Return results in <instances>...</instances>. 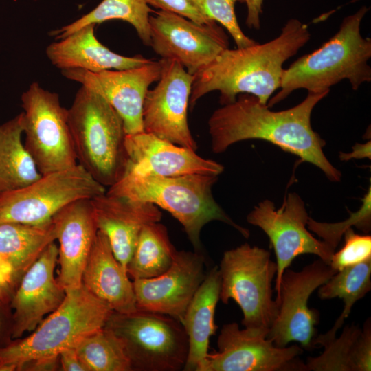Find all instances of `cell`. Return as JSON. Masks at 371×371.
Wrapping results in <instances>:
<instances>
[{
    "label": "cell",
    "instance_id": "cell-40",
    "mask_svg": "<svg viewBox=\"0 0 371 371\" xmlns=\"http://www.w3.org/2000/svg\"><path fill=\"white\" fill-rule=\"evenodd\" d=\"M13 278L0 265V297L8 301L13 286Z\"/></svg>",
    "mask_w": 371,
    "mask_h": 371
},
{
    "label": "cell",
    "instance_id": "cell-20",
    "mask_svg": "<svg viewBox=\"0 0 371 371\" xmlns=\"http://www.w3.org/2000/svg\"><path fill=\"white\" fill-rule=\"evenodd\" d=\"M91 203L98 229L106 236L115 258L126 270L142 227L159 222L161 211L151 203L106 192L93 198Z\"/></svg>",
    "mask_w": 371,
    "mask_h": 371
},
{
    "label": "cell",
    "instance_id": "cell-31",
    "mask_svg": "<svg viewBox=\"0 0 371 371\" xmlns=\"http://www.w3.org/2000/svg\"><path fill=\"white\" fill-rule=\"evenodd\" d=\"M76 348L87 371L131 370L124 340L106 326L85 337Z\"/></svg>",
    "mask_w": 371,
    "mask_h": 371
},
{
    "label": "cell",
    "instance_id": "cell-26",
    "mask_svg": "<svg viewBox=\"0 0 371 371\" xmlns=\"http://www.w3.org/2000/svg\"><path fill=\"white\" fill-rule=\"evenodd\" d=\"M370 319L363 329L355 324L346 326L339 337L322 346L320 355L308 357L306 371H370Z\"/></svg>",
    "mask_w": 371,
    "mask_h": 371
},
{
    "label": "cell",
    "instance_id": "cell-39",
    "mask_svg": "<svg viewBox=\"0 0 371 371\" xmlns=\"http://www.w3.org/2000/svg\"><path fill=\"white\" fill-rule=\"evenodd\" d=\"M370 141L367 142L365 144H356L352 147V151L350 153H340L339 158L341 160L347 161L350 159H362L369 158L370 159Z\"/></svg>",
    "mask_w": 371,
    "mask_h": 371
},
{
    "label": "cell",
    "instance_id": "cell-36",
    "mask_svg": "<svg viewBox=\"0 0 371 371\" xmlns=\"http://www.w3.org/2000/svg\"><path fill=\"white\" fill-rule=\"evenodd\" d=\"M58 357L65 371H87L78 355L76 346L63 350Z\"/></svg>",
    "mask_w": 371,
    "mask_h": 371
},
{
    "label": "cell",
    "instance_id": "cell-9",
    "mask_svg": "<svg viewBox=\"0 0 371 371\" xmlns=\"http://www.w3.org/2000/svg\"><path fill=\"white\" fill-rule=\"evenodd\" d=\"M106 188L80 164L41 175L21 189L0 195V222L41 225L67 205L82 199H92Z\"/></svg>",
    "mask_w": 371,
    "mask_h": 371
},
{
    "label": "cell",
    "instance_id": "cell-10",
    "mask_svg": "<svg viewBox=\"0 0 371 371\" xmlns=\"http://www.w3.org/2000/svg\"><path fill=\"white\" fill-rule=\"evenodd\" d=\"M24 144L42 174L78 164L67 109L58 94L31 83L21 95Z\"/></svg>",
    "mask_w": 371,
    "mask_h": 371
},
{
    "label": "cell",
    "instance_id": "cell-18",
    "mask_svg": "<svg viewBox=\"0 0 371 371\" xmlns=\"http://www.w3.org/2000/svg\"><path fill=\"white\" fill-rule=\"evenodd\" d=\"M58 248L53 242L23 273L12 294V338L33 331L47 313L54 312L63 302L66 291L54 277Z\"/></svg>",
    "mask_w": 371,
    "mask_h": 371
},
{
    "label": "cell",
    "instance_id": "cell-3",
    "mask_svg": "<svg viewBox=\"0 0 371 371\" xmlns=\"http://www.w3.org/2000/svg\"><path fill=\"white\" fill-rule=\"evenodd\" d=\"M113 311L82 284L28 337L0 347V371L52 370L60 353L103 328Z\"/></svg>",
    "mask_w": 371,
    "mask_h": 371
},
{
    "label": "cell",
    "instance_id": "cell-2",
    "mask_svg": "<svg viewBox=\"0 0 371 371\" xmlns=\"http://www.w3.org/2000/svg\"><path fill=\"white\" fill-rule=\"evenodd\" d=\"M308 25L296 19L287 21L275 38L260 44L222 51L194 75L189 104L212 91L220 92L221 105L248 93L267 104L280 88L283 64L310 40Z\"/></svg>",
    "mask_w": 371,
    "mask_h": 371
},
{
    "label": "cell",
    "instance_id": "cell-15",
    "mask_svg": "<svg viewBox=\"0 0 371 371\" xmlns=\"http://www.w3.org/2000/svg\"><path fill=\"white\" fill-rule=\"evenodd\" d=\"M161 76L148 89L142 110L144 131L175 144L196 150L188 122L194 76L179 62L160 59Z\"/></svg>",
    "mask_w": 371,
    "mask_h": 371
},
{
    "label": "cell",
    "instance_id": "cell-1",
    "mask_svg": "<svg viewBox=\"0 0 371 371\" xmlns=\"http://www.w3.org/2000/svg\"><path fill=\"white\" fill-rule=\"evenodd\" d=\"M328 93L308 91L298 104L279 111H271L253 95L239 94L234 102L215 110L208 120L212 150L222 153L238 142L262 139L315 166L330 181H339L341 173L326 157L325 141L311 124L313 109Z\"/></svg>",
    "mask_w": 371,
    "mask_h": 371
},
{
    "label": "cell",
    "instance_id": "cell-12",
    "mask_svg": "<svg viewBox=\"0 0 371 371\" xmlns=\"http://www.w3.org/2000/svg\"><path fill=\"white\" fill-rule=\"evenodd\" d=\"M269 329L224 324L217 339L218 350L208 352L196 371H306L297 345L278 347L268 339Z\"/></svg>",
    "mask_w": 371,
    "mask_h": 371
},
{
    "label": "cell",
    "instance_id": "cell-30",
    "mask_svg": "<svg viewBox=\"0 0 371 371\" xmlns=\"http://www.w3.org/2000/svg\"><path fill=\"white\" fill-rule=\"evenodd\" d=\"M177 251L165 225L159 222L145 225L127 266L128 275L133 280L158 276L171 266Z\"/></svg>",
    "mask_w": 371,
    "mask_h": 371
},
{
    "label": "cell",
    "instance_id": "cell-22",
    "mask_svg": "<svg viewBox=\"0 0 371 371\" xmlns=\"http://www.w3.org/2000/svg\"><path fill=\"white\" fill-rule=\"evenodd\" d=\"M82 284L117 313L137 310L133 282L115 258L106 236L98 229L87 258Z\"/></svg>",
    "mask_w": 371,
    "mask_h": 371
},
{
    "label": "cell",
    "instance_id": "cell-8",
    "mask_svg": "<svg viewBox=\"0 0 371 371\" xmlns=\"http://www.w3.org/2000/svg\"><path fill=\"white\" fill-rule=\"evenodd\" d=\"M105 326L124 340L131 370H183L188 338L179 320L137 308L128 314L113 312Z\"/></svg>",
    "mask_w": 371,
    "mask_h": 371
},
{
    "label": "cell",
    "instance_id": "cell-32",
    "mask_svg": "<svg viewBox=\"0 0 371 371\" xmlns=\"http://www.w3.org/2000/svg\"><path fill=\"white\" fill-rule=\"evenodd\" d=\"M361 207L351 213L346 220L335 223H321L310 218L307 222V228L322 238L335 250L345 232L355 226L357 228L368 232L370 230L371 222V190L370 187L362 199Z\"/></svg>",
    "mask_w": 371,
    "mask_h": 371
},
{
    "label": "cell",
    "instance_id": "cell-35",
    "mask_svg": "<svg viewBox=\"0 0 371 371\" xmlns=\"http://www.w3.org/2000/svg\"><path fill=\"white\" fill-rule=\"evenodd\" d=\"M145 1L149 6H153L159 10L182 16L199 24L216 23L204 14L195 0H145Z\"/></svg>",
    "mask_w": 371,
    "mask_h": 371
},
{
    "label": "cell",
    "instance_id": "cell-25",
    "mask_svg": "<svg viewBox=\"0 0 371 371\" xmlns=\"http://www.w3.org/2000/svg\"><path fill=\"white\" fill-rule=\"evenodd\" d=\"M56 238L52 220L41 225L0 222V265L14 282Z\"/></svg>",
    "mask_w": 371,
    "mask_h": 371
},
{
    "label": "cell",
    "instance_id": "cell-11",
    "mask_svg": "<svg viewBox=\"0 0 371 371\" xmlns=\"http://www.w3.org/2000/svg\"><path fill=\"white\" fill-rule=\"evenodd\" d=\"M308 218L304 202L295 192L288 194L278 209L276 208L273 201L266 199L255 206L247 216V221L260 227L273 247L277 265L276 293L279 291L284 270L297 256L313 254L329 265L335 251L309 232L307 228Z\"/></svg>",
    "mask_w": 371,
    "mask_h": 371
},
{
    "label": "cell",
    "instance_id": "cell-5",
    "mask_svg": "<svg viewBox=\"0 0 371 371\" xmlns=\"http://www.w3.org/2000/svg\"><path fill=\"white\" fill-rule=\"evenodd\" d=\"M217 179L218 176L207 175L162 177L126 171L106 192L166 210L183 226L194 251L202 253L201 232L211 221L225 223L244 237L249 236V230L236 223L214 200L212 188Z\"/></svg>",
    "mask_w": 371,
    "mask_h": 371
},
{
    "label": "cell",
    "instance_id": "cell-7",
    "mask_svg": "<svg viewBox=\"0 0 371 371\" xmlns=\"http://www.w3.org/2000/svg\"><path fill=\"white\" fill-rule=\"evenodd\" d=\"M218 269L221 302L238 304L245 327L269 329L278 310L272 290L277 265L270 253L245 243L225 251Z\"/></svg>",
    "mask_w": 371,
    "mask_h": 371
},
{
    "label": "cell",
    "instance_id": "cell-27",
    "mask_svg": "<svg viewBox=\"0 0 371 371\" xmlns=\"http://www.w3.org/2000/svg\"><path fill=\"white\" fill-rule=\"evenodd\" d=\"M23 135L22 112L0 125V195L25 187L42 175Z\"/></svg>",
    "mask_w": 371,
    "mask_h": 371
},
{
    "label": "cell",
    "instance_id": "cell-28",
    "mask_svg": "<svg viewBox=\"0 0 371 371\" xmlns=\"http://www.w3.org/2000/svg\"><path fill=\"white\" fill-rule=\"evenodd\" d=\"M371 259L349 266L336 272L319 286L318 295L322 300L339 297L343 300L344 309L331 329L324 335L315 337L313 346L322 347L333 339L353 305L371 289Z\"/></svg>",
    "mask_w": 371,
    "mask_h": 371
},
{
    "label": "cell",
    "instance_id": "cell-34",
    "mask_svg": "<svg viewBox=\"0 0 371 371\" xmlns=\"http://www.w3.org/2000/svg\"><path fill=\"white\" fill-rule=\"evenodd\" d=\"M344 245L333 253L329 262L336 272L371 259V236L356 234L351 228L344 234Z\"/></svg>",
    "mask_w": 371,
    "mask_h": 371
},
{
    "label": "cell",
    "instance_id": "cell-6",
    "mask_svg": "<svg viewBox=\"0 0 371 371\" xmlns=\"http://www.w3.org/2000/svg\"><path fill=\"white\" fill-rule=\"evenodd\" d=\"M78 164L105 188L124 175L128 164L123 121L100 94L81 86L67 109Z\"/></svg>",
    "mask_w": 371,
    "mask_h": 371
},
{
    "label": "cell",
    "instance_id": "cell-19",
    "mask_svg": "<svg viewBox=\"0 0 371 371\" xmlns=\"http://www.w3.org/2000/svg\"><path fill=\"white\" fill-rule=\"evenodd\" d=\"M126 171L162 177L200 174L218 176L221 164L199 156L196 150L175 144L144 131L126 134Z\"/></svg>",
    "mask_w": 371,
    "mask_h": 371
},
{
    "label": "cell",
    "instance_id": "cell-38",
    "mask_svg": "<svg viewBox=\"0 0 371 371\" xmlns=\"http://www.w3.org/2000/svg\"><path fill=\"white\" fill-rule=\"evenodd\" d=\"M247 9L245 23L249 28L259 30L263 0H244Z\"/></svg>",
    "mask_w": 371,
    "mask_h": 371
},
{
    "label": "cell",
    "instance_id": "cell-21",
    "mask_svg": "<svg viewBox=\"0 0 371 371\" xmlns=\"http://www.w3.org/2000/svg\"><path fill=\"white\" fill-rule=\"evenodd\" d=\"M59 243L58 282L67 291L82 285L83 271L98 228L91 199L76 201L52 218Z\"/></svg>",
    "mask_w": 371,
    "mask_h": 371
},
{
    "label": "cell",
    "instance_id": "cell-29",
    "mask_svg": "<svg viewBox=\"0 0 371 371\" xmlns=\"http://www.w3.org/2000/svg\"><path fill=\"white\" fill-rule=\"evenodd\" d=\"M153 12L145 0H102L94 9L74 22L52 30L49 35L62 39L88 25H97L111 20H122L130 23L142 42L150 46V13Z\"/></svg>",
    "mask_w": 371,
    "mask_h": 371
},
{
    "label": "cell",
    "instance_id": "cell-37",
    "mask_svg": "<svg viewBox=\"0 0 371 371\" xmlns=\"http://www.w3.org/2000/svg\"><path fill=\"white\" fill-rule=\"evenodd\" d=\"M6 302L0 297V347L8 344L9 338L12 337V315H8Z\"/></svg>",
    "mask_w": 371,
    "mask_h": 371
},
{
    "label": "cell",
    "instance_id": "cell-24",
    "mask_svg": "<svg viewBox=\"0 0 371 371\" xmlns=\"http://www.w3.org/2000/svg\"><path fill=\"white\" fill-rule=\"evenodd\" d=\"M220 290V272L218 267L214 266L205 275L181 322L189 346L184 371H196L208 353L210 337L216 334L218 328L214 315Z\"/></svg>",
    "mask_w": 371,
    "mask_h": 371
},
{
    "label": "cell",
    "instance_id": "cell-33",
    "mask_svg": "<svg viewBox=\"0 0 371 371\" xmlns=\"http://www.w3.org/2000/svg\"><path fill=\"white\" fill-rule=\"evenodd\" d=\"M195 1L210 20L218 23L227 30L237 47H245L257 43L244 34L237 21L235 5L237 2L244 3V0Z\"/></svg>",
    "mask_w": 371,
    "mask_h": 371
},
{
    "label": "cell",
    "instance_id": "cell-17",
    "mask_svg": "<svg viewBox=\"0 0 371 371\" xmlns=\"http://www.w3.org/2000/svg\"><path fill=\"white\" fill-rule=\"evenodd\" d=\"M205 264L201 252L177 251L164 273L133 281L137 308L169 315L181 323L190 302L205 277Z\"/></svg>",
    "mask_w": 371,
    "mask_h": 371
},
{
    "label": "cell",
    "instance_id": "cell-14",
    "mask_svg": "<svg viewBox=\"0 0 371 371\" xmlns=\"http://www.w3.org/2000/svg\"><path fill=\"white\" fill-rule=\"evenodd\" d=\"M149 30L154 52L161 59L177 60L193 76L229 47L228 37L217 23L199 24L166 11L150 16Z\"/></svg>",
    "mask_w": 371,
    "mask_h": 371
},
{
    "label": "cell",
    "instance_id": "cell-16",
    "mask_svg": "<svg viewBox=\"0 0 371 371\" xmlns=\"http://www.w3.org/2000/svg\"><path fill=\"white\" fill-rule=\"evenodd\" d=\"M160 60L122 70L91 72L80 69L61 70L66 78L102 95L121 117L126 134L144 131L142 110L149 87L161 76Z\"/></svg>",
    "mask_w": 371,
    "mask_h": 371
},
{
    "label": "cell",
    "instance_id": "cell-13",
    "mask_svg": "<svg viewBox=\"0 0 371 371\" xmlns=\"http://www.w3.org/2000/svg\"><path fill=\"white\" fill-rule=\"evenodd\" d=\"M335 273L321 259L299 271L284 270L276 298L278 313L267 337L275 346L285 347L296 341L306 350L313 348L319 313L308 307V300Z\"/></svg>",
    "mask_w": 371,
    "mask_h": 371
},
{
    "label": "cell",
    "instance_id": "cell-23",
    "mask_svg": "<svg viewBox=\"0 0 371 371\" xmlns=\"http://www.w3.org/2000/svg\"><path fill=\"white\" fill-rule=\"evenodd\" d=\"M95 26L86 25L50 43L45 53L51 63L60 70L80 69L99 72L131 69L152 60L142 56H124L110 50L95 37Z\"/></svg>",
    "mask_w": 371,
    "mask_h": 371
},
{
    "label": "cell",
    "instance_id": "cell-4",
    "mask_svg": "<svg viewBox=\"0 0 371 371\" xmlns=\"http://www.w3.org/2000/svg\"><path fill=\"white\" fill-rule=\"evenodd\" d=\"M369 8L363 5L345 17L338 31L318 49L305 54L284 69L279 91L270 98L271 108L293 91H330V87L347 79L357 90L371 81V39L360 32L361 23Z\"/></svg>",
    "mask_w": 371,
    "mask_h": 371
}]
</instances>
